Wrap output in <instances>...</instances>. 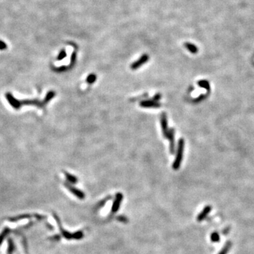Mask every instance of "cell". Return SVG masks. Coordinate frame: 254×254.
<instances>
[{
  "instance_id": "cell-13",
  "label": "cell",
  "mask_w": 254,
  "mask_h": 254,
  "mask_svg": "<svg viewBox=\"0 0 254 254\" xmlns=\"http://www.w3.org/2000/svg\"><path fill=\"white\" fill-rule=\"evenodd\" d=\"M55 96V92L54 91H50L47 94V95H46L45 100H44V103L45 104L47 103V102H50Z\"/></svg>"
},
{
  "instance_id": "cell-18",
  "label": "cell",
  "mask_w": 254,
  "mask_h": 254,
  "mask_svg": "<svg viewBox=\"0 0 254 254\" xmlns=\"http://www.w3.org/2000/svg\"><path fill=\"white\" fill-rule=\"evenodd\" d=\"M109 199H110V196H109V197H107L105 199H104V200H103V201H100V203H99V204H98V206H97V207H102V206H104V204H105V203H106L107 201H108Z\"/></svg>"
},
{
  "instance_id": "cell-22",
  "label": "cell",
  "mask_w": 254,
  "mask_h": 254,
  "mask_svg": "<svg viewBox=\"0 0 254 254\" xmlns=\"http://www.w3.org/2000/svg\"><path fill=\"white\" fill-rule=\"evenodd\" d=\"M67 69V68L66 67H58V68H56V69H54V70L55 71V72H64Z\"/></svg>"
},
{
  "instance_id": "cell-7",
  "label": "cell",
  "mask_w": 254,
  "mask_h": 254,
  "mask_svg": "<svg viewBox=\"0 0 254 254\" xmlns=\"http://www.w3.org/2000/svg\"><path fill=\"white\" fill-rule=\"evenodd\" d=\"M122 199H123V195H122L121 193H118V194H117L115 200H114V203H113V206H112V212L114 213V212H116L117 211H118L119 207V206H120Z\"/></svg>"
},
{
  "instance_id": "cell-19",
  "label": "cell",
  "mask_w": 254,
  "mask_h": 254,
  "mask_svg": "<svg viewBox=\"0 0 254 254\" xmlns=\"http://www.w3.org/2000/svg\"><path fill=\"white\" fill-rule=\"evenodd\" d=\"M7 48V45L4 41L0 40V50H4Z\"/></svg>"
},
{
  "instance_id": "cell-6",
  "label": "cell",
  "mask_w": 254,
  "mask_h": 254,
  "mask_svg": "<svg viewBox=\"0 0 254 254\" xmlns=\"http://www.w3.org/2000/svg\"><path fill=\"white\" fill-rule=\"evenodd\" d=\"M140 106L143 108H159L161 107V104L159 102L154 100H143L140 102Z\"/></svg>"
},
{
  "instance_id": "cell-2",
  "label": "cell",
  "mask_w": 254,
  "mask_h": 254,
  "mask_svg": "<svg viewBox=\"0 0 254 254\" xmlns=\"http://www.w3.org/2000/svg\"><path fill=\"white\" fill-rule=\"evenodd\" d=\"M174 132L175 130L173 128L169 129L168 131L167 139L170 141V152L171 154H174L175 152V140H174Z\"/></svg>"
},
{
  "instance_id": "cell-21",
  "label": "cell",
  "mask_w": 254,
  "mask_h": 254,
  "mask_svg": "<svg viewBox=\"0 0 254 254\" xmlns=\"http://www.w3.org/2000/svg\"><path fill=\"white\" fill-rule=\"evenodd\" d=\"M76 53H75V52H73L72 55V57H71V63H70V66H72L73 64H74L75 61H76Z\"/></svg>"
},
{
  "instance_id": "cell-4",
  "label": "cell",
  "mask_w": 254,
  "mask_h": 254,
  "mask_svg": "<svg viewBox=\"0 0 254 254\" xmlns=\"http://www.w3.org/2000/svg\"><path fill=\"white\" fill-rule=\"evenodd\" d=\"M160 124H161V128H162L163 136L165 138H167L168 131H169V129H168V124H167V114H166L165 112H162L160 116Z\"/></svg>"
},
{
  "instance_id": "cell-20",
  "label": "cell",
  "mask_w": 254,
  "mask_h": 254,
  "mask_svg": "<svg viewBox=\"0 0 254 254\" xmlns=\"http://www.w3.org/2000/svg\"><path fill=\"white\" fill-rule=\"evenodd\" d=\"M161 97H162V95H161L160 93H157L154 95L153 100L155 101V102H159V100L161 99Z\"/></svg>"
},
{
  "instance_id": "cell-23",
  "label": "cell",
  "mask_w": 254,
  "mask_h": 254,
  "mask_svg": "<svg viewBox=\"0 0 254 254\" xmlns=\"http://www.w3.org/2000/svg\"><path fill=\"white\" fill-rule=\"evenodd\" d=\"M117 219H118L119 221L123 222H127V219H126V217H124V216H120V217H119L118 218H117Z\"/></svg>"
},
{
  "instance_id": "cell-10",
  "label": "cell",
  "mask_w": 254,
  "mask_h": 254,
  "mask_svg": "<svg viewBox=\"0 0 254 254\" xmlns=\"http://www.w3.org/2000/svg\"><path fill=\"white\" fill-rule=\"evenodd\" d=\"M64 174H65V177H66V179H67V182H69L70 183H72V184H76L78 182V179L76 177H75L74 175H72L69 174V173L68 172H64Z\"/></svg>"
},
{
  "instance_id": "cell-16",
  "label": "cell",
  "mask_w": 254,
  "mask_h": 254,
  "mask_svg": "<svg viewBox=\"0 0 254 254\" xmlns=\"http://www.w3.org/2000/svg\"><path fill=\"white\" fill-rule=\"evenodd\" d=\"M66 57H67V52H66V51L64 50H61V52H59V55L57 57V60H59V61L62 60Z\"/></svg>"
},
{
  "instance_id": "cell-8",
  "label": "cell",
  "mask_w": 254,
  "mask_h": 254,
  "mask_svg": "<svg viewBox=\"0 0 254 254\" xmlns=\"http://www.w3.org/2000/svg\"><path fill=\"white\" fill-rule=\"evenodd\" d=\"M211 210H212V207L211 206H207L205 207L203 209V211L199 214V215L197 216V218H196L197 221L201 222L203 220V219L207 216V215L211 212Z\"/></svg>"
},
{
  "instance_id": "cell-14",
  "label": "cell",
  "mask_w": 254,
  "mask_h": 254,
  "mask_svg": "<svg viewBox=\"0 0 254 254\" xmlns=\"http://www.w3.org/2000/svg\"><path fill=\"white\" fill-rule=\"evenodd\" d=\"M185 46L186 47L188 50H189L190 52L191 53H196L197 52V48L195 45H192V44H190V43H186L185 44Z\"/></svg>"
},
{
  "instance_id": "cell-9",
  "label": "cell",
  "mask_w": 254,
  "mask_h": 254,
  "mask_svg": "<svg viewBox=\"0 0 254 254\" xmlns=\"http://www.w3.org/2000/svg\"><path fill=\"white\" fill-rule=\"evenodd\" d=\"M231 246H232V243H231L230 241H227L226 244H224V246L220 250V251L218 253V254H227Z\"/></svg>"
},
{
  "instance_id": "cell-15",
  "label": "cell",
  "mask_w": 254,
  "mask_h": 254,
  "mask_svg": "<svg viewBox=\"0 0 254 254\" xmlns=\"http://www.w3.org/2000/svg\"><path fill=\"white\" fill-rule=\"evenodd\" d=\"M211 239L212 242H218V241L220 240V236H219V233L217 232H213L212 233L211 236Z\"/></svg>"
},
{
  "instance_id": "cell-17",
  "label": "cell",
  "mask_w": 254,
  "mask_h": 254,
  "mask_svg": "<svg viewBox=\"0 0 254 254\" xmlns=\"http://www.w3.org/2000/svg\"><path fill=\"white\" fill-rule=\"evenodd\" d=\"M73 236H74V239H82L83 236H84V233H83L81 231H77V232H76L73 234Z\"/></svg>"
},
{
  "instance_id": "cell-1",
  "label": "cell",
  "mask_w": 254,
  "mask_h": 254,
  "mask_svg": "<svg viewBox=\"0 0 254 254\" xmlns=\"http://www.w3.org/2000/svg\"><path fill=\"white\" fill-rule=\"evenodd\" d=\"M184 140L183 138H180L178 142V147L177 150V155H176L175 160L173 162L172 168L174 170H179L181 166V163L182 162L183 155H184Z\"/></svg>"
},
{
  "instance_id": "cell-3",
  "label": "cell",
  "mask_w": 254,
  "mask_h": 254,
  "mask_svg": "<svg viewBox=\"0 0 254 254\" xmlns=\"http://www.w3.org/2000/svg\"><path fill=\"white\" fill-rule=\"evenodd\" d=\"M149 60V56L148 55H143L141 57L138 59L137 61L134 62L133 63H131V69L132 70H136L138 69V68H140L141 66H143L144 63H145Z\"/></svg>"
},
{
  "instance_id": "cell-11",
  "label": "cell",
  "mask_w": 254,
  "mask_h": 254,
  "mask_svg": "<svg viewBox=\"0 0 254 254\" xmlns=\"http://www.w3.org/2000/svg\"><path fill=\"white\" fill-rule=\"evenodd\" d=\"M96 79H97V76L92 73V74H90L86 78V82L88 84H92L93 83L95 82Z\"/></svg>"
},
{
  "instance_id": "cell-5",
  "label": "cell",
  "mask_w": 254,
  "mask_h": 254,
  "mask_svg": "<svg viewBox=\"0 0 254 254\" xmlns=\"http://www.w3.org/2000/svg\"><path fill=\"white\" fill-rule=\"evenodd\" d=\"M64 186L66 187L68 189H69L71 192L74 195H75L76 196L78 199H84V198H85V194L84 192L82 191V190H79V189H76V187H74V186H72V185H70L69 183H67V182H65L64 183Z\"/></svg>"
},
{
  "instance_id": "cell-12",
  "label": "cell",
  "mask_w": 254,
  "mask_h": 254,
  "mask_svg": "<svg viewBox=\"0 0 254 254\" xmlns=\"http://www.w3.org/2000/svg\"><path fill=\"white\" fill-rule=\"evenodd\" d=\"M198 84L200 87L201 88H206V90H210V84L206 80H199V82H198Z\"/></svg>"
}]
</instances>
